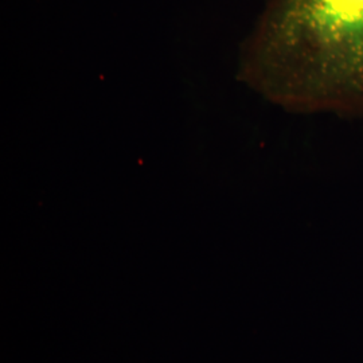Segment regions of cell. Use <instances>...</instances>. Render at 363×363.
Segmentation results:
<instances>
[{"label":"cell","instance_id":"cell-1","mask_svg":"<svg viewBox=\"0 0 363 363\" xmlns=\"http://www.w3.org/2000/svg\"><path fill=\"white\" fill-rule=\"evenodd\" d=\"M240 78L298 113L363 112V0H271Z\"/></svg>","mask_w":363,"mask_h":363}]
</instances>
